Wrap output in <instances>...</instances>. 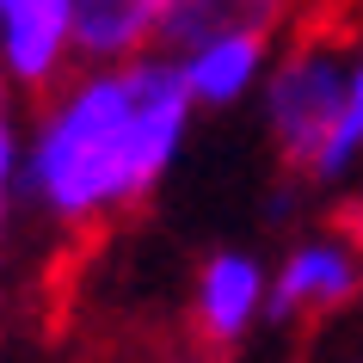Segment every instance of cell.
Returning <instances> with one entry per match:
<instances>
[{
    "instance_id": "obj_1",
    "label": "cell",
    "mask_w": 363,
    "mask_h": 363,
    "mask_svg": "<svg viewBox=\"0 0 363 363\" xmlns=\"http://www.w3.org/2000/svg\"><path fill=\"white\" fill-rule=\"evenodd\" d=\"M191 111L185 74L167 50L74 68L50 99H38L19 160V203L68 240H93L154 197L185 148Z\"/></svg>"
},
{
    "instance_id": "obj_2",
    "label": "cell",
    "mask_w": 363,
    "mask_h": 363,
    "mask_svg": "<svg viewBox=\"0 0 363 363\" xmlns=\"http://www.w3.org/2000/svg\"><path fill=\"white\" fill-rule=\"evenodd\" d=\"M363 302V252L333 234H308L284 252V265L271 271V296H265V320L277 326H326L351 314Z\"/></svg>"
},
{
    "instance_id": "obj_3",
    "label": "cell",
    "mask_w": 363,
    "mask_h": 363,
    "mask_svg": "<svg viewBox=\"0 0 363 363\" xmlns=\"http://www.w3.org/2000/svg\"><path fill=\"white\" fill-rule=\"evenodd\" d=\"M74 68V0H0V74L13 93L50 99Z\"/></svg>"
},
{
    "instance_id": "obj_4",
    "label": "cell",
    "mask_w": 363,
    "mask_h": 363,
    "mask_svg": "<svg viewBox=\"0 0 363 363\" xmlns=\"http://www.w3.org/2000/svg\"><path fill=\"white\" fill-rule=\"evenodd\" d=\"M265 296H271V271L240 247H222L210 252L191 277V308H185V320H191V339L203 351H234V345H247V333L265 320Z\"/></svg>"
},
{
    "instance_id": "obj_5",
    "label": "cell",
    "mask_w": 363,
    "mask_h": 363,
    "mask_svg": "<svg viewBox=\"0 0 363 363\" xmlns=\"http://www.w3.org/2000/svg\"><path fill=\"white\" fill-rule=\"evenodd\" d=\"M179 62V74H185V93H191L197 111H234L240 99L259 93V80L271 68V38L259 31H234V38H210L185 50Z\"/></svg>"
},
{
    "instance_id": "obj_6",
    "label": "cell",
    "mask_w": 363,
    "mask_h": 363,
    "mask_svg": "<svg viewBox=\"0 0 363 363\" xmlns=\"http://www.w3.org/2000/svg\"><path fill=\"white\" fill-rule=\"evenodd\" d=\"M302 13V0H172L167 25H160V50L167 56H185L210 38H234V31H259V38H277L289 31Z\"/></svg>"
},
{
    "instance_id": "obj_7",
    "label": "cell",
    "mask_w": 363,
    "mask_h": 363,
    "mask_svg": "<svg viewBox=\"0 0 363 363\" xmlns=\"http://www.w3.org/2000/svg\"><path fill=\"white\" fill-rule=\"evenodd\" d=\"M172 0H74V43L80 62H130L160 50Z\"/></svg>"
},
{
    "instance_id": "obj_8",
    "label": "cell",
    "mask_w": 363,
    "mask_h": 363,
    "mask_svg": "<svg viewBox=\"0 0 363 363\" xmlns=\"http://www.w3.org/2000/svg\"><path fill=\"white\" fill-rule=\"evenodd\" d=\"M357 160H363V43H357V56H351V68H345L339 123H333V135H326L320 167H314V179H308V185H339Z\"/></svg>"
},
{
    "instance_id": "obj_9",
    "label": "cell",
    "mask_w": 363,
    "mask_h": 363,
    "mask_svg": "<svg viewBox=\"0 0 363 363\" xmlns=\"http://www.w3.org/2000/svg\"><path fill=\"white\" fill-rule=\"evenodd\" d=\"M19 160H25V135L13 130V117H0V247L19 216Z\"/></svg>"
},
{
    "instance_id": "obj_10",
    "label": "cell",
    "mask_w": 363,
    "mask_h": 363,
    "mask_svg": "<svg viewBox=\"0 0 363 363\" xmlns=\"http://www.w3.org/2000/svg\"><path fill=\"white\" fill-rule=\"evenodd\" d=\"M339 234H345V240H351V247L363 252V191L339 203Z\"/></svg>"
},
{
    "instance_id": "obj_11",
    "label": "cell",
    "mask_w": 363,
    "mask_h": 363,
    "mask_svg": "<svg viewBox=\"0 0 363 363\" xmlns=\"http://www.w3.org/2000/svg\"><path fill=\"white\" fill-rule=\"evenodd\" d=\"M160 363H216V351H203V345H197V351H172V357H160Z\"/></svg>"
},
{
    "instance_id": "obj_12",
    "label": "cell",
    "mask_w": 363,
    "mask_h": 363,
    "mask_svg": "<svg viewBox=\"0 0 363 363\" xmlns=\"http://www.w3.org/2000/svg\"><path fill=\"white\" fill-rule=\"evenodd\" d=\"M0 117H13V86H6V74H0Z\"/></svg>"
}]
</instances>
